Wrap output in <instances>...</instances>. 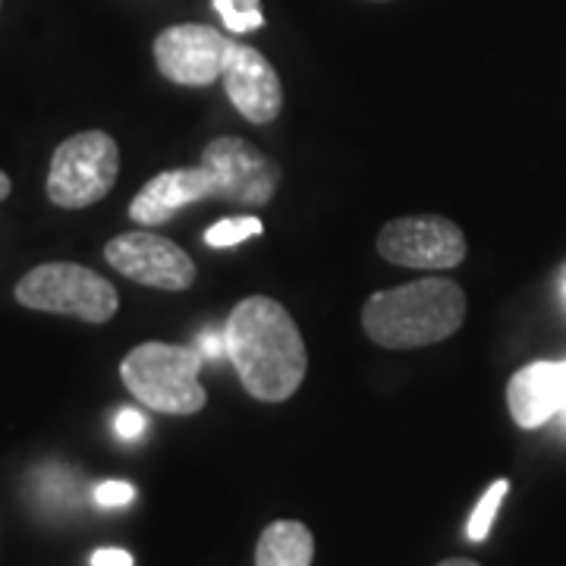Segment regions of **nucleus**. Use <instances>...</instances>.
<instances>
[{
    "label": "nucleus",
    "instance_id": "f257e3e1",
    "mask_svg": "<svg viewBox=\"0 0 566 566\" xmlns=\"http://www.w3.org/2000/svg\"><path fill=\"white\" fill-rule=\"evenodd\" d=\"M223 349L245 394L262 403L290 400L308 368L300 327L271 296H249L233 305L223 324Z\"/></svg>",
    "mask_w": 566,
    "mask_h": 566
},
{
    "label": "nucleus",
    "instance_id": "f03ea898",
    "mask_svg": "<svg viewBox=\"0 0 566 566\" xmlns=\"http://www.w3.org/2000/svg\"><path fill=\"white\" fill-rule=\"evenodd\" d=\"M465 322V290L447 277L400 283L363 305L368 340L385 349H419L453 337Z\"/></svg>",
    "mask_w": 566,
    "mask_h": 566
},
{
    "label": "nucleus",
    "instance_id": "7ed1b4c3",
    "mask_svg": "<svg viewBox=\"0 0 566 566\" xmlns=\"http://www.w3.org/2000/svg\"><path fill=\"white\" fill-rule=\"evenodd\" d=\"M199 346L148 340L126 353L120 378L142 406L167 416H192L208 403Z\"/></svg>",
    "mask_w": 566,
    "mask_h": 566
},
{
    "label": "nucleus",
    "instance_id": "20e7f679",
    "mask_svg": "<svg viewBox=\"0 0 566 566\" xmlns=\"http://www.w3.org/2000/svg\"><path fill=\"white\" fill-rule=\"evenodd\" d=\"M17 303L32 312L66 315L85 324L111 322L120 308L114 283L92 268L73 262H48L32 268L13 290Z\"/></svg>",
    "mask_w": 566,
    "mask_h": 566
},
{
    "label": "nucleus",
    "instance_id": "39448f33",
    "mask_svg": "<svg viewBox=\"0 0 566 566\" xmlns=\"http://www.w3.org/2000/svg\"><path fill=\"white\" fill-rule=\"evenodd\" d=\"M120 177V148L102 129H85L57 145L48 167V199L80 211L102 202Z\"/></svg>",
    "mask_w": 566,
    "mask_h": 566
},
{
    "label": "nucleus",
    "instance_id": "423d86ee",
    "mask_svg": "<svg viewBox=\"0 0 566 566\" xmlns=\"http://www.w3.org/2000/svg\"><path fill=\"white\" fill-rule=\"evenodd\" d=\"M199 167L211 182V199L237 208H264L281 186V167L240 136L208 142Z\"/></svg>",
    "mask_w": 566,
    "mask_h": 566
},
{
    "label": "nucleus",
    "instance_id": "0eeeda50",
    "mask_svg": "<svg viewBox=\"0 0 566 566\" xmlns=\"http://www.w3.org/2000/svg\"><path fill=\"white\" fill-rule=\"evenodd\" d=\"M465 237L460 223L441 214H409L381 227L378 255L397 268L450 271L465 259Z\"/></svg>",
    "mask_w": 566,
    "mask_h": 566
},
{
    "label": "nucleus",
    "instance_id": "6e6552de",
    "mask_svg": "<svg viewBox=\"0 0 566 566\" xmlns=\"http://www.w3.org/2000/svg\"><path fill=\"white\" fill-rule=\"evenodd\" d=\"M104 259L126 281L151 290L180 293L196 283V262L174 240L148 233V227L114 237L104 245Z\"/></svg>",
    "mask_w": 566,
    "mask_h": 566
},
{
    "label": "nucleus",
    "instance_id": "1a4fd4ad",
    "mask_svg": "<svg viewBox=\"0 0 566 566\" xmlns=\"http://www.w3.org/2000/svg\"><path fill=\"white\" fill-rule=\"evenodd\" d=\"M233 39L202 22H180L155 39V63L174 85L205 88L221 82Z\"/></svg>",
    "mask_w": 566,
    "mask_h": 566
},
{
    "label": "nucleus",
    "instance_id": "9d476101",
    "mask_svg": "<svg viewBox=\"0 0 566 566\" xmlns=\"http://www.w3.org/2000/svg\"><path fill=\"white\" fill-rule=\"evenodd\" d=\"M223 92L230 104L255 126H268L281 117L283 85L277 70L252 44H230L227 66H223Z\"/></svg>",
    "mask_w": 566,
    "mask_h": 566
},
{
    "label": "nucleus",
    "instance_id": "9b49d317",
    "mask_svg": "<svg viewBox=\"0 0 566 566\" xmlns=\"http://www.w3.org/2000/svg\"><path fill=\"white\" fill-rule=\"evenodd\" d=\"M211 199V182L205 177V170L196 167H177V170H164L158 177L145 182L139 196L129 202V218L139 227H161L174 221V214H180L189 205Z\"/></svg>",
    "mask_w": 566,
    "mask_h": 566
},
{
    "label": "nucleus",
    "instance_id": "f8f14e48",
    "mask_svg": "<svg viewBox=\"0 0 566 566\" xmlns=\"http://www.w3.org/2000/svg\"><path fill=\"white\" fill-rule=\"evenodd\" d=\"M506 406L520 428L542 424L566 409V363H532L506 385Z\"/></svg>",
    "mask_w": 566,
    "mask_h": 566
},
{
    "label": "nucleus",
    "instance_id": "ddd939ff",
    "mask_svg": "<svg viewBox=\"0 0 566 566\" xmlns=\"http://www.w3.org/2000/svg\"><path fill=\"white\" fill-rule=\"evenodd\" d=\"M315 538L300 520H277L264 528L255 547V566H312Z\"/></svg>",
    "mask_w": 566,
    "mask_h": 566
},
{
    "label": "nucleus",
    "instance_id": "4468645a",
    "mask_svg": "<svg viewBox=\"0 0 566 566\" xmlns=\"http://www.w3.org/2000/svg\"><path fill=\"white\" fill-rule=\"evenodd\" d=\"M264 223L259 218H223V221L211 223L208 233H205V243L211 249H230V245H240L252 237H262Z\"/></svg>",
    "mask_w": 566,
    "mask_h": 566
},
{
    "label": "nucleus",
    "instance_id": "2eb2a0df",
    "mask_svg": "<svg viewBox=\"0 0 566 566\" xmlns=\"http://www.w3.org/2000/svg\"><path fill=\"white\" fill-rule=\"evenodd\" d=\"M214 10L233 35H245L264 25L262 0H214Z\"/></svg>",
    "mask_w": 566,
    "mask_h": 566
},
{
    "label": "nucleus",
    "instance_id": "dca6fc26",
    "mask_svg": "<svg viewBox=\"0 0 566 566\" xmlns=\"http://www.w3.org/2000/svg\"><path fill=\"white\" fill-rule=\"evenodd\" d=\"M506 491H510V482H506V479H497V482L485 491V497L475 504L472 516H469V526H465V535H469L472 542H485L488 532L494 526V516H497V510L504 504Z\"/></svg>",
    "mask_w": 566,
    "mask_h": 566
},
{
    "label": "nucleus",
    "instance_id": "f3484780",
    "mask_svg": "<svg viewBox=\"0 0 566 566\" xmlns=\"http://www.w3.org/2000/svg\"><path fill=\"white\" fill-rule=\"evenodd\" d=\"M136 497V488L129 482H102L95 488V504L98 506H126Z\"/></svg>",
    "mask_w": 566,
    "mask_h": 566
},
{
    "label": "nucleus",
    "instance_id": "a211bd4d",
    "mask_svg": "<svg viewBox=\"0 0 566 566\" xmlns=\"http://www.w3.org/2000/svg\"><path fill=\"white\" fill-rule=\"evenodd\" d=\"M117 434H120L123 441H136L139 434H145V428H148V419L142 416L139 409H120V416H117Z\"/></svg>",
    "mask_w": 566,
    "mask_h": 566
},
{
    "label": "nucleus",
    "instance_id": "6ab92c4d",
    "mask_svg": "<svg viewBox=\"0 0 566 566\" xmlns=\"http://www.w3.org/2000/svg\"><path fill=\"white\" fill-rule=\"evenodd\" d=\"M92 566H133V554L123 547H102L92 554Z\"/></svg>",
    "mask_w": 566,
    "mask_h": 566
},
{
    "label": "nucleus",
    "instance_id": "aec40b11",
    "mask_svg": "<svg viewBox=\"0 0 566 566\" xmlns=\"http://www.w3.org/2000/svg\"><path fill=\"white\" fill-rule=\"evenodd\" d=\"M199 353H202V359H218L223 356L227 349H223V334H202L199 337Z\"/></svg>",
    "mask_w": 566,
    "mask_h": 566
},
{
    "label": "nucleus",
    "instance_id": "412c9836",
    "mask_svg": "<svg viewBox=\"0 0 566 566\" xmlns=\"http://www.w3.org/2000/svg\"><path fill=\"white\" fill-rule=\"evenodd\" d=\"M10 189H13V182H10V177H7V174L0 170V202H3L7 196H10Z\"/></svg>",
    "mask_w": 566,
    "mask_h": 566
},
{
    "label": "nucleus",
    "instance_id": "4be33fe9",
    "mask_svg": "<svg viewBox=\"0 0 566 566\" xmlns=\"http://www.w3.org/2000/svg\"><path fill=\"white\" fill-rule=\"evenodd\" d=\"M438 566H479L475 560H469V557H450V560H441Z\"/></svg>",
    "mask_w": 566,
    "mask_h": 566
},
{
    "label": "nucleus",
    "instance_id": "5701e85b",
    "mask_svg": "<svg viewBox=\"0 0 566 566\" xmlns=\"http://www.w3.org/2000/svg\"><path fill=\"white\" fill-rule=\"evenodd\" d=\"M375 3H385V0H375Z\"/></svg>",
    "mask_w": 566,
    "mask_h": 566
},
{
    "label": "nucleus",
    "instance_id": "b1692460",
    "mask_svg": "<svg viewBox=\"0 0 566 566\" xmlns=\"http://www.w3.org/2000/svg\"><path fill=\"white\" fill-rule=\"evenodd\" d=\"M564 416H566V409H564Z\"/></svg>",
    "mask_w": 566,
    "mask_h": 566
}]
</instances>
